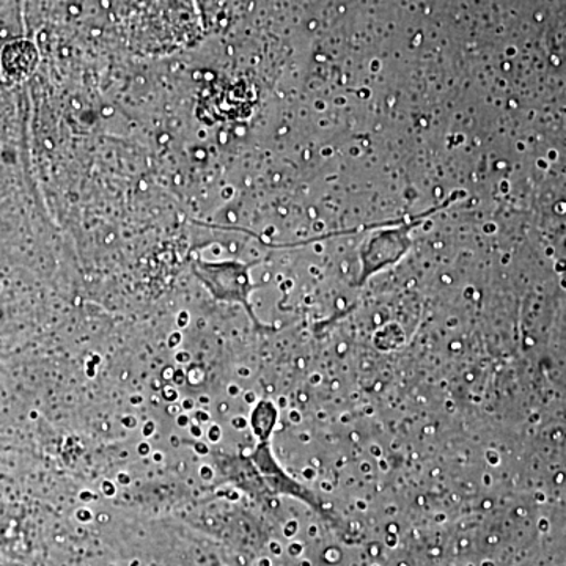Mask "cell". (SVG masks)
<instances>
[{"instance_id":"6da1fadb","label":"cell","mask_w":566,"mask_h":566,"mask_svg":"<svg viewBox=\"0 0 566 566\" xmlns=\"http://www.w3.org/2000/svg\"><path fill=\"white\" fill-rule=\"evenodd\" d=\"M36 51L28 41H18L6 48L2 54V65L6 73L11 77L28 76L35 69Z\"/></svg>"}]
</instances>
